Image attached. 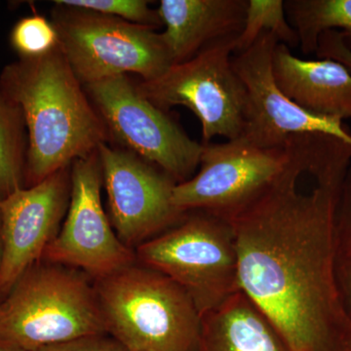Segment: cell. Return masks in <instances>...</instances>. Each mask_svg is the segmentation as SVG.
Instances as JSON below:
<instances>
[{
    "label": "cell",
    "instance_id": "obj_26",
    "mask_svg": "<svg viewBox=\"0 0 351 351\" xmlns=\"http://www.w3.org/2000/svg\"><path fill=\"white\" fill-rule=\"evenodd\" d=\"M0 351H27L8 339L0 337Z\"/></svg>",
    "mask_w": 351,
    "mask_h": 351
},
{
    "label": "cell",
    "instance_id": "obj_8",
    "mask_svg": "<svg viewBox=\"0 0 351 351\" xmlns=\"http://www.w3.org/2000/svg\"><path fill=\"white\" fill-rule=\"evenodd\" d=\"M110 136L177 182L191 178L203 145L186 135L165 110L141 93L127 75L84 86Z\"/></svg>",
    "mask_w": 351,
    "mask_h": 351
},
{
    "label": "cell",
    "instance_id": "obj_6",
    "mask_svg": "<svg viewBox=\"0 0 351 351\" xmlns=\"http://www.w3.org/2000/svg\"><path fill=\"white\" fill-rule=\"evenodd\" d=\"M54 3L51 22L60 49L83 86L128 73L149 82L174 64L162 36L152 27Z\"/></svg>",
    "mask_w": 351,
    "mask_h": 351
},
{
    "label": "cell",
    "instance_id": "obj_12",
    "mask_svg": "<svg viewBox=\"0 0 351 351\" xmlns=\"http://www.w3.org/2000/svg\"><path fill=\"white\" fill-rule=\"evenodd\" d=\"M278 43L276 34L263 32L249 49L233 54V69L246 88L248 101L240 138L263 149L283 147L291 136L307 133L334 136L351 145V132L343 121L306 112L280 91L272 73Z\"/></svg>",
    "mask_w": 351,
    "mask_h": 351
},
{
    "label": "cell",
    "instance_id": "obj_22",
    "mask_svg": "<svg viewBox=\"0 0 351 351\" xmlns=\"http://www.w3.org/2000/svg\"><path fill=\"white\" fill-rule=\"evenodd\" d=\"M335 232L338 256H351V165L339 191Z\"/></svg>",
    "mask_w": 351,
    "mask_h": 351
},
{
    "label": "cell",
    "instance_id": "obj_18",
    "mask_svg": "<svg viewBox=\"0 0 351 351\" xmlns=\"http://www.w3.org/2000/svg\"><path fill=\"white\" fill-rule=\"evenodd\" d=\"M25 120L18 106L0 91V196L25 188Z\"/></svg>",
    "mask_w": 351,
    "mask_h": 351
},
{
    "label": "cell",
    "instance_id": "obj_9",
    "mask_svg": "<svg viewBox=\"0 0 351 351\" xmlns=\"http://www.w3.org/2000/svg\"><path fill=\"white\" fill-rule=\"evenodd\" d=\"M286 157L285 145L263 149L243 138L203 145L199 171L176 184L173 203L184 213L204 212L230 223L269 188Z\"/></svg>",
    "mask_w": 351,
    "mask_h": 351
},
{
    "label": "cell",
    "instance_id": "obj_5",
    "mask_svg": "<svg viewBox=\"0 0 351 351\" xmlns=\"http://www.w3.org/2000/svg\"><path fill=\"white\" fill-rule=\"evenodd\" d=\"M136 258L181 286L200 316L241 291L232 226L204 212H189L179 223L138 246Z\"/></svg>",
    "mask_w": 351,
    "mask_h": 351
},
{
    "label": "cell",
    "instance_id": "obj_20",
    "mask_svg": "<svg viewBox=\"0 0 351 351\" xmlns=\"http://www.w3.org/2000/svg\"><path fill=\"white\" fill-rule=\"evenodd\" d=\"M10 41L21 58L43 56L59 45L52 22L36 14L23 18L14 25Z\"/></svg>",
    "mask_w": 351,
    "mask_h": 351
},
{
    "label": "cell",
    "instance_id": "obj_7",
    "mask_svg": "<svg viewBox=\"0 0 351 351\" xmlns=\"http://www.w3.org/2000/svg\"><path fill=\"white\" fill-rule=\"evenodd\" d=\"M237 38L217 41L156 80L137 83L141 93L161 110L182 106L195 113L203 145L217 136L232 141L243 134L248 101L232 66Z\"/></svg>",
    "mask_w": 351,
    "mask_h": 351
},
{
    "label": "cell",
    "instance_id": "obj_24",
    "mask_svg": "<svg viewBox=\"0 0 351 351\" xmlns=\"http://www.w3.org/2000/svg\"><path fill=\"white\" fill-rule=\"evenodd\" d=\"M316 56L319 59H331L339 62L351 73V49L346 45L341 32L327 31L318 39Z\"/></svg>",
    "mask_w": 351,
    "mask_h": 351
},
{
    "label": "cell",
    "instance_id": "obj_2",
    "mask_svg": "<svg viewBox=\"0 0 351 351\" xmlns=\"http://www.w3.org/2000/svg\"><path fill=\"white\" fill-rule=\"evenodd\" d=\"M0 91L24 117L29 186L98 151L110 138L105 121L59 45L43 56L21 58L6 66Z\"/></svg>",
    "mask_w": 351,
    "mask_h": 351
},
{
    "label": "cell",
    "instance_id": "obj_11",
    "mask_svg": "<svg viewBox=\"0 0 351 351\" xmlns=\"http://www.w3.org/2000/svg\"><path fill=\"white\" fill-rule=\"evenodd\" d=\"M98 154L112 226L126 246H140L188 214L173 203L177 182L154 164L108 143Z\"/></svg>",
    "mask_w": 351,
    "mask_h": 351
},
{
    "label": "cell",
    "instance_id": "obj_19",
    "mask_svg": "<svg viewBox=\"0 0 351 351\" xmlns=\"http://www.w3.org/2000/svg\"><path fill=\"white\" fill-rule=\"evenodd\" d=\"M263 32L276 34L279 43L300 45L294 27L289 23L282 0H248L242 31L235 38L234 54L249 49Z\"/></svg>",
    "mask_w": 351,
    "mask_h": 351
},
{
    "label": "cell",
    "instance_id": "obj_21",
    "mask_svg": "<svg viewBox=\"0 0 351 351\" xmlns=\"http://www.w3.org/2000/svg\"><path fill=\"white\" fill-rule=\"evenodd\" d=\"M57 2L112 16L152 29L162 25L157 10L152 9L149 1L145 0H58Z\"/></svg>",
    "mask_w": 351,
    "mask_h": 351
},
{
    "label": "cell",
    "instance_id": "obj_27",
    "mask_svg": "<svg viewBox=\"0 0 351 351\" xmlns=\"http://www.w3.org/2000/svg\"><path fill=\"white\" fill-rule=\"evenodd\" d=\"M1 196H0V263L2 257V213H1Z\"/></svg>",
    "mask_w": 351,
    "mask_h": 351
},
{
    "label": "cell",
    "instance_id": "obj_10",
    "mask_svg": "<svg viewBox=\"0 0 351 351\" xmlns=\"http://www.w3.org/2000/svg\"><path fill=\"white\" fill-rule=\"evenodd\" d=\"M101 182L98 151L73 163L68 213L43 258L82 270L95 280L137 261L136 253L113 232L101 205Z\"/></svg>",
    "mask_w": 351,
    "mask_h": 351
},
{
    "label": "cell",
    "instance_id": "obj_4",
    "mask_svg": "<svg viewBox=\"0 0 351 351\" xmlns=\"http://www.w3.org/2000/svg\"><path fill=\"white\" fill-rule=\"evenodd\" d=\"M91 277L39 261L0 302V337L34 351L80 337L107 334Z\"/></svg>",
    "mask_w": 351,
    "mask_h": 351
},
{
    "label": "cell",
    "instance_id": "obj_15",
    "mask_svg": "<svg viewBox=\"0 0 351 351\" xmlns=\"http://www.w3.org/2000/svg\"><path fill=\"white\" fill-rule=\"evenodd\" d=\"M248 0H161L157 12L173 64L195 57L207 46L237 38L243 27Z\"/></svg>",
    "mask_w": 351,
    "mask_h": 351
},
{
    "label": "cell",
    "instance_id": "obj_25",
    "mask_svg": "<svg viewBox=\"0 0 351 351\" xmlns=\"http://www.w3.org/2000/svg\"><path fill=\"white\" fill-rule=\"evenodd\" d=\"M335 274L341 306L351 320V256H337Z\"/></svg>",
    "mask_w": 351,
    "mask_h": 351
},
{
    "label": "cell",
    "instance_id": "obj_23",
    "mask_svg": "<svg viewBox=\"0 0 351 351\" xmlns=\"http://www.w3.org/2000/svg\"><path fill=\"white\" fill-rule=\"evenodd\" d=\"M34 351H127L117 339L108 334L80 337Z\"/></svg>",
    "mask_w": 351,
    "mask_h": 351
},
{
    "label": "cell",
    "instance_id": "obj_14",
    "mask_svg": "<svg viewBox=\"0 0 351 351\" xmlns=\"http://www.w3.org/2000/svg\"><path fill=\"white\" fill-rule=\"evenodd\" d=\"M272 73L280 91L306 112L341 121L351 119V73L339 62L301 59L278 43Z\"/></svg>",
    "mask_w": 351,
    "mask_h": 351
},
{
    "label": "cell",
    "instance_id": "obj_16",
    "mask_svg": "<svg viewBox=\"0 0 351 351\" xmlns=\"http://www.w3.org/2000/svg\"><path fill=\"white\" fill-rule=\"evenodd\" d=\"M195 351H290L242 291L201 316Z\"/></svg>",
    "mask_w": 351,
    "mask_h": 351
},
{
    "label": "cell",
    "instance_id": "obj_1",
    "mask_svg": "<svg viewBox=\"0 0 351 351\" xmlns=\"http://www.w3.org/2000/svg\"><path fill=\"white\" fill-rule=\"evenodd\" d=\"M316 134L285 143V165L257 200L230 221L240 288L290 351H351V320L337 288L335 217L343 171L304 186Z\"/></svg>",
    "mask_w": 351,
    "mask_h": 351
},
{
    "label": "cell",
    "instance_id": "obj_17",
    "mask_svg": "<svg viewBox=\"0 0 351 351\" xmlns=\"http://www.w3.org/2000/svg\"><path fill=\"white\" fill-rule=\"evenodd\" d=\"M284 4L304 54H315L318 39L327 31L341 32L351 49V0H289Z\"/></svg>",
    "mask_w": 351,
    "mask_h": 351
},
{
    "label": "cell",
    "instance_id": "obj_13",
    "mask_svg": "<svg viewBox=\"0 0 351 351\" xmlns=\"http://www.w3.org/2000/svg\"><path fill=\"white\" fill-rule=\"evenodd\" d=\"M71 186V170L64 168L2 198L0 295H6L29 267L43 260L69 208Z\"/></svg>",
    "mask_w": 351,
    "mask_h": 351
},
{
    "label": "cell",
    "instance_id": "obj_3",
    "mask_svg": "<svg viewBox=\"0 0 351 351\" xmlns=\"http://www.w3.org/2000/svg\"><path fill=\"white\" fill-rule=\"evenodd\" d=\"M94 285L107 334L127 351H195L200 314L169 277L135 263Z\"/></svg>",
    "mask_w": 351,
    "mask_h": 351
}]
</instances>
